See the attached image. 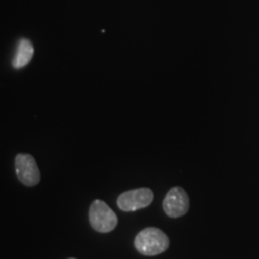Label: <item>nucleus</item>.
<instances>
[{
	"label": "nucleus",
	"mask_w": 259,
	"mask_h": 259,
	"mask_svg": "<svg viewBox=\"0 0 259 259\" xmlns=\"http://www.w3.org/2000/svg\"><path fill=\"white\" fill-rule=\"evenodd\" d=\"M134 244L139 254L154 257L166 252L169 248L170 241L162 229L156 227H147L136 235Z\"/></svg>",
	"instance_id": "nucleus-1"
},
{
	"label": "nucleus",
	"mask_w": 259,
	"mask_h": 259,
	"mask_svg": "<svg viewBox=\"0 0 259 259\" xmlns=\"http://www.w3.org/2000/svg\"><path fill=\"white\" fill-rule=\"evenodd\" d=\"M89 222L94 231L111 233L118 226V216L101 199H95L89 206Z\"/></svg>",
	"instance_id": "nucleus-2"
},
{
	"label": "nucleus",
	"mask_w": 259,
	"mask_h": 259,
	"mask_svg": "<svg viewBox=\"0 0 259 259\" xmlns=\"http://www.w3.org/2000/svg\"><path fill=\"white\" fill-rule=\"evenodd\" d=\"M154 200V192L149 187L130 190L122 192L116 199V205L121 211L134 212L150 205Z\"/></svg>",
	"instance_id": "nucleus-3"
},
{
	"label": "nucleus",
	"mask_w": 259,
	"mask_h": 259,
	"mask_svg": "<svg viewBox=\"0 0 259 259\" xmlns=\"http://www.w3.org/2000/svg\"><path fill=\"white\" fill-rule=\"evenodd\" d=\"M15 170L18 180L24 186H36L40 183L41 171L38 169L36 160L30 154L16 155Z\"/></svg>",
	"instance_id": "nucleus-4"
},
{
	"label": "nucleus",
	"mask_w": 259,
	"mask_h": 259,
	"mask_svg": "<svg viewBox=\"0 0 259 259\" xmlns=\"http://www.w3.org/2000/svg\"><path fill=\"white\" fill-rule=\"evenodd\" d=\"M164 212L171 219H178L186 215L190 209V198L186 191L180 186H174L168 191L163 203Z\"/></svg>",
	"instance_id": "nucleus-5"
},
{
	"label": "nucleus",
	"mask_w": 259,
	"mask_h": 259,
	"mask_svg": "<svg viewBox=\"0 0 259 259\" xmlns=\"http://www.w3.org/2000/svg\"><path fill=\"white\" fill-rule=\"evenodd\" d=\"M34 46L27 38H22L19 40L17 45V50H16V54L12 60V66L16 70L23 69L24 66L30 63L32 57H34Z\"/></svg>",
	"instance_id": "nucleus-6"
},
{
	"label": "nucleus",
	"mask_w": 259,
	"mask_h": 259,
	"mask_svg": "<svg viewBox=\"0 0 259 259\" xmlns=\"http://www.w3.org/2000/svg\"><path fill=\"white\" fill-rule=\"evenodd\" d=\"M67 259H77V258H67Z\"/></svg>",
	"instance_id": "nucleus-7"
}]
</instances>
